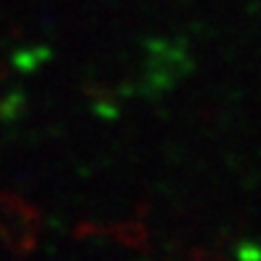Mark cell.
<instances>
[{
	"mask_svg": "<svg viewBox=\"0 0 261 261\" xmlns=\"http://www.w3.org/2000/svg\"><path fill=\"white\" fill-rule=\"evenodd\" d=\"M91 237H107L117 245L134 248V251H144L149 240V229L144 221L128 219V221H112V224H88Z\"/></svg>",
	"mask_w": 261,
	"mask_h": 261,
	"instance_id": "1",
	"label": "cell"
},
{
	"mask_svg": "<svg viewBox=\"0 0 261 261\" xmlns=\"http://www.w3.org/2000/svg\"><path fill=\"white\" fill-rule=\"evenodd\" d=\"M181 261H221V258H213V256L205 253V251H192L189 256H184Z\"/></svg>",
	"mask_w": 261,
	"mask_h": 261,
	"instance_id": "2",
	"label": "cell"
}]
</instances>
